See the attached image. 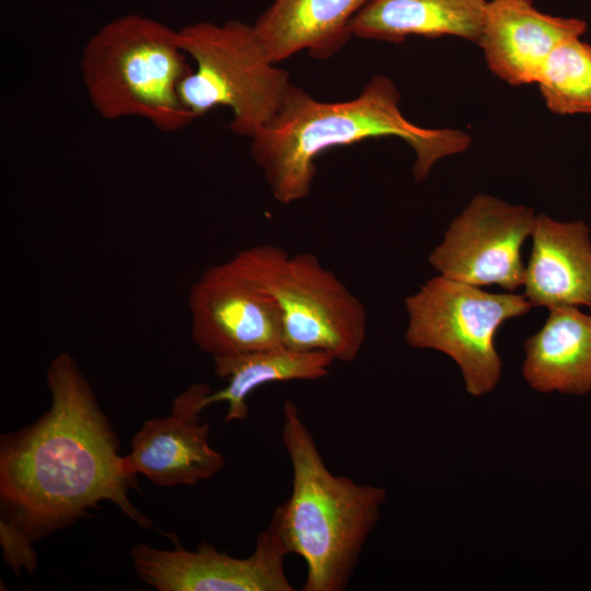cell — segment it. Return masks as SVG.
I'll list each match as a JSON object with an SVG mask.
<instances>
[{
  "label": "cell",
  "instance_id": "6da1fadb",
  "mask_svg": "<svg viewBox=\"0 0 591 591\" xmlns=\"http://www.w3.org/2000/svg\"><path fill=\"white\" fill-rule=\"evenodd\" d=\"M46 380L50 407L0 439L1 519L34 543L107 500L139 526L151 528L128 496L138 488V474L119 454L118 438L77 360L57 355Z\"/></svg>",
  "mask_w": 591,
  "mask_h": 591
},
{
  "label": "cell",
  "instance_id": "7a4b0ae2",
  "mask_svg": "<svg viewBox=\"0 0 591 591\" xmlns=\"http://www.w3.org/2000/svg\"><path fill=\"white\" fill-rule=\"evenodd\" d=\"M391 79L373 76L361 93L345 102H322L292 84L277 116L254 138L251 154L274 198L288 205L310 195L316 158L341 146L381 137L404 140L415 153L413 175L426 179L441 159L468 149L460 129L425 128L407 119Z\"/></svg>",
  "mask_w": 591,
  "mask_h": 591
},
{
  "label": "cell",
  "instance_id": "3957f363",
  "mask_svg": "<svg viewBox=\"0 0 591 591\" xmlns=\"http://www.w3.org/2000/svg\"><path fill=\"white\" fill-rule=\"evenodd\" d=\"M281 438L292 468L291 493L269 524L288 554L305 561L303 591H343L381 518L386 491L333 474L290 399L282 404Z\"/></svg>",
  "mask_w": 591,
  "mask_h": 591
},
{
  "label": "cell",
  "instance_id": "277c9868",
  "mask_svg": "<svg viewBox=\"0 0 591 591\" xmlns=\"http://www.w3.org/2000/svg\"><path fill=\"white\" fill-rule=\"evenodd\" d=\"M177 31L129 13L97 30L83 47L80 68L95 111L106 119L139 117L163 132L188 126L178 86L192 72Z\"/></svg>",
  "mask_w": 591,
  "mask_h": 591
},
{
  "label": "cell",
  "instance_id": "5b68a950",
  "mask_svg": "<svg viewBox=\"0 0 591 591\" xmlns=\"http://www.w3.org/2000/svg\"><path fill=\"white\" fill-rule=\"evenodd\" d=\"M229 262L273 299L285 347L322 351L335 361L357 359L367 338L366 308L313 253L290 255L260 244Z\"/></svg>",
  "mask_w": 591,
  "mask_h": 591
},
{
  "label": "cell",
  "instance_id": "8992f818",
  "mask_svg": "<svg viewBox=\"0 0 591 591\" xmlns=\"http://www.w3.org/2000/svg\"><path fill=\"white\" fill-rule=\"evenodd\" d=\"M177 38L196 66L178 86L179 101L194 119L229 107L231 130L252 139L277 116L292 84L289 73L269 59L253 25L195 22L179 28Z\"/></svg>",
  "mask_w": 591,
  "mask_h": 591
},
{
  "label": "cell",
  "instance_id": "52a82bcc",
  "mask_svg": "<svg viewBox=\"0 0 591 591\" xmlns=\"http://www.w3.org/2000/svg\"><path fill=\"white\" fill-rule=\"evenodd\" d=\"M532 308L524 294L493 293L439 275L405 298V341L412 348L450 357L461 371L466 392L480 397L491 393L501 378L497 332L505 322Z\"/></svg>",
  "mask_w": 591,
  "mask_h": 591
},
{
  "label": "cell",
  "instance_id": "ba28073f",
  "mask_svg": "<svg viewBox=\"0 0 591 591\" xmlns=\"http://www.w3.org/2000/svg\"><path fill=\"white\" fill-rule=\"evenodd\" d=\"M536 216L524 205L475 195L451 221L428 263L444 277L514 292L524 282L522 246L532 235Z\"/></svg>",
  "mask_w": 591,
  "mask_h": 591
},
{
  "label": "cell",
  "instance_id": "9c48e42d",
  "mask_svg": "<svg viewBox=\"0 0 591 591\" xmlns=\"http://www.w3.org/2000/svg\"><path fill=\"white\" fill-rule=\"evenodd\" d=\"M174 545L160 549L136 544L131 557L139 579L159 591H293L285 569L288 552L270 524L257 534L255 548L245 558L208 543L195 551L175 538Z\"/></svg>",
  "mask_w": 591,
  "mask_h": 591
},
{
  "label": "cell",
  "instance_id": "30bf717a",
  "mask_svg": "<svg viewBox=\"0 0 591 591\" xmlns=\"http://www.w3.org/2000/svg\"><path fill=\"white\" fill-rule=\"evenodd\" d=\"M192 338L215 357L282 347L273 299L228 260L207 267L188 293Z\"/></svg>",
  "mask_w": 591,
  "mask_h": 591
},
{
  "label": "cell",
  "instance_id": "8fae6325",
  "mask_svg": "<svg viewBox=\"0 0 591 591\" xmlns=\"http://www.w3.org/2000/svg\"><path fill=\"white\" fill-rule=\"evenodd\" d=\"M207 384H193L172 404L171 414L143 422L125 455L129 466L160 487L190 486L209 479L224 466V456L209 442V422L199 402Z\"/></svg>",
  "mask_w": 591,
  "mask_h": 591
},
{
  "label": "cell",
  "instance_id": "7c38bea8",
  "mask_svg": "<svg viewBox=\"0 0 591 591\" xmlns=\"http://www.w3.org/2000/svg\"><path fill=\"white\" fill-rule=\"evenodd\" d=\"M587 28L582 20L543 13L532 0H487L476 43L488 69L518 86L537 83L552 51Z\"/></svg>",
  "mask_w": 591,
  "mask_h": 591
},
{
  "label": "cell",
  "instance_id": "4fadbf2b",
  "mask_svg": "<svg viewBox=\"0 0 591 591\" xmlns=\"http://www.w3.org/2000/svg\"><path fill=\"white\" fill-rule=\"evenodd\" d=\"M524 273V297L532 306L591 310V237L583 221L563 222L537 215Z\"/></svg>",
  "mask_w": 591,
  "mask_h": 591
},
{
  "label": "cell",
  "instance_id": "5bb4252c",
  "mask_svg": "<svg viewBox=\"0 0 591 591\" xmlns=\"http://www.w3.org/2000/svg\"><path fill=\"white\" fill-rule=\"evenodd\" d=\"M369 1L275 0L253 26L275 63L301 50L328 59L354 36L351 22Z\"/></svg>",
  "mask_w": 591,
  "mask_h": 591
},
{
  "label": "cell",
  "instance_id": "9a60e30c",
  "mask_svg": "<svg viewBox=\"0 0 591 591\" xmlns=\"http://www.w3.org/2000/svg\"><path fill=\"white\" fill-rule=\"evenodd\" d=\"M522 376L540 393L591 392V314L577 306L548 310L543 326L524 343Z\"/></svg>",
  "mask_w": 591,
  "mask_h": 591
},
{
  "label": "cell",
  "instance_id": "2e32d148",
  "mask_svg": "<svg viewBox=\"0 0 591 591\" xmlns=\"http://www.w3.org/2000/svg\"><path fill=\"white\" fill-rule=\"evenodd\" d=\"M487 0H370L354 18V36L402 43L408 36L477 42Z\"/></svg>",
  "mask_w": 591,
  "mask_h": 591
},
{
  "label": "cell",
  "instance_id": "e0dca14e",
  "mask_svg": "<svg viewBox=\"0 0 591 591\" xmlns=\"http://www.w3.org/2000/svg\"><path fill=\"white\" fill-rule=\"evenodd\" d=\"M217 376L225 379V387L207 393L200 407L225 402L224 422L245 420L248 415L247 396L257 387L274 382L317 380L326 376L335 361L322 351H299L285 346L235 356L215 357Z\"/></svg>",
  "mask_w": 591,
  "mask_h": 591
},
{
  "label": "cell",
  "instance_id": "ac0fdd59",
  "mask_svg": "<svg viewBox=\"0 0 591 591\" xmlns=\"http://www.w3.org/2000/svg\"><path fill=\"white\" fill-rule=\"evenodd\" d=\"M537 84L552 113L591 114V45L580 37L559 44L547 58Z\"/></svg>",
  "mask_w": 591,
  "mask_h": 591
},
{
  "label": "cell",
  "instance_id": "d6986e66",
  "mask_svg": "<svg viewBox=\"0 0 591 591\" xmlns=\"http://www.w3.org/2000/svg\"><path fill=\"white\" fill-rule=\"evenodd\" d=\"M0 542L4 561L15 571L25 568L32 573L36 568V553L32 540L8 521L0 519Z\"/></svg>",
  "mask_w": 591,
  "mask_h": 591
}]
</instances>
